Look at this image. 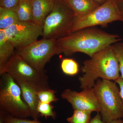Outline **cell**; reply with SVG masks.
Masks as SVG:
<instances>
[{
	"instance_id": "1",
	"label": "cell",
	"mask_w": 123,
	"mask_h": 123,
	"mask_svg": "<svg viewBox=\"0 0 123 123\" xmlns=\"http://www.w3.org/2000/svg\"><path fill=\"white\" fill-rule=\"evenodd\" d=\"M121 40L118 35L91 27L73 32L56 40V42L62 53L65 55L81 52L91 57L99 51Z\"/></svg>"
},
{
	"instance_id": "2",
	"label": "cell",
	"mask_w": 123,
	"mask_h": 123,
	"mask_svg": "<svg viewBox=\"0 0 123 123\" xmlns=\"http://www.w3.org/2000/svg\"><path fill=\"white\" fill-rule=\"evenodd\" d=\"M84 74L79 77L81 89L93 88L99 78L115 81L120 76L119 64L113 44L95 53L84 62L81 68Z\"/></svg>"
},
{
	"instance_id": "3",
	"label": "cell",
	"mask_w": 123,
	"mask_h": 123,
	"mask_svg": "<svg viewBox=\"0 0 123 123\" xmlns=\"http://www.w3.org/2000/svg\"><path fill=\"white\" fill-rule=\"evenodd\" d=\"M93 88L99 105V113L104 123H110L123 118V104L120 89L115 82L98 80Z\"/></svg>"
},
{
	"instance_id": "4",
	"label": "cell",
	"mask_w": 123,
	"mask_h": 123,
	"mask_svg": "<svg viewBox=\"0 0 123 123\" xmlns=\"http://www.w3.org/2000/svg\"><path fill=\"white\" fill-rule=\"evenodd\" d=\"M76 16L67 2L55 0L53 10L45 18L43 26V38L56 40L72 33Z\"/></svg>"
},
{
	"instance_id": "5",
	"label": "cell",
	"mask_w": 123,
	"mask_h": 123,
	"mask_svg": "<svg viewBox=\"0 0 123 123\" xmlns=\"http://www.w3.org/2000/svg\"><path fill=\"white\" fill-rule=\"evenodd\" d=\"M4 73L10 75L17 83L26 84L36 92L50 89L45 72L36 69L17 53L9 60L0 75Z\"/></svg>"
},
{
	"instance_id": "6",
	"label": "cell",
	"mask_w": 123,
	"mask_h": 123,
	"mask_svg": "<svg viewBox=\"0 0 123 123\" xmlns=\"http://www.w3.org/2000/svg\"><path fill=\"white\" fill-rule=\"evenodd\" d=\"M0 75V110L17 118L31 117L30 111L23 98L20 86L8 74Z\"/></svg>"
},
{
	"instance_id": "7",
	"label": "cell",
	"mask_w": 123,
	"mask_h": 123,
	"mask_svg": "<svg viewBox=\"0 0 123 123\" xmlns=\"http://www.w3.org/2000/svg\"><path fill=\"white\" fill-rule=\"evenodd\" d=\"M62 53L56 39L43 38L17 50V53L30 65L40 72H44L45 65L52 57Z\"/></svg>"
},
{
	"instance_id": "8",
	"label": "cell",
	"mask_w": 123,
	"mask_h": 123,
	"mask_svg": "<svg viewBox=\"0 0 123 123\" xmlns=\"http://www.w3.org/2000/svg\"><path fill=\"white\" fill-rule=\"evenodd\" d=\"M116 21L123 22L118 3L115 0H108L89 14L80 17H76L72 33L96 26H106Z\"/></svg>"
},
{
	"instance_id": "9",
	"label": "cell",
	"mask_w": 123,
	"mask_h": 123,
	"mask_svg": "<svg viewBox=\"0 0 123 123\" xmlns=\"http://www.w3.org/2000/svg\"><path fill=\"white\" fill-rule=\"evenodd\" d=\"M4 31L9 42L18 50L37 41L42 36L43 26L33 21H20Z\"/></svg>"
},
{
	"instance_id": "10",
	"label": "cell",
	"mask_w": 123,
	"mask_h": 123,
	"mask_svg": "<svg viewBox=\"0 0 123 123\" xmlns=\"http://www.w3.org/2000/svg\"><path fill=\"white\" fill-rule=\"evenodd\" d=\"M63 99L71 104L74 110L99 112L100 108L93 88L83 89L80 92L69 89L64 90L61 94Z\"/></svg>"
},
{
	"instance_id": "11",
	"label": "cell",
	"mask_w": 123,
	"mask_h": 123,
	"mask_svg": "<svg viewBox=\"0 0 123 123\" xmlns=\"http://www.w3.org/2000/svg\"><path fill=\"white\" fill-rule=\"evenodd\" d=\"M33 22L43 26L45 18L53 10L55 0H31Z\"/></svg>"
},
{
	"instance_id": "12",
	"label": "cell",
	"mask_w": 123,
	"mask_h": 123,
	"mask_svg": "<svg viewBox=\"0 0 123 123\" xmlns=\"http://www.w3.org/2000/svg\"><path fill=\"white\" fill-rule=\"evenodd\" d=\"M17 84L21 90L23 98L30 109L31 117L33 119L38 120L39 114L37 111V108L39 101L36 91L26 84Z\"/></svg>"
},
{
	"instance_id": "13",
	"label": "cell",
	"mask_w": 123,
	"mask_h": 123,
	"mask_svg": "<svg viewBox=\"0 0 123 123\" xmlns=\"http://www.w3.org/2000/svg\"><path fill=\"white\" fill-rule=\"evenodd\" d=\"M66 2L77 17L89 14L100 5L93 0H68Z\"/></svg>"
},
{
	"instance_id": "14",
	"label": "cell",
	"mask_w": 123,
	"mask_h": 123,
	"mask_svg": "<svg viewBox=\"0 0 123 123\" xmlns=\"http://www.w3.org/2000/svg\"><path fill=\"white\" fill-rule=\"evenodd\" d=\"M15 48L7 39L4 30H0V74L13 55Z\"/></svg>"
},
{
	"instance_id": "15",
	"label": "cell",
	"mask_w": 123,
	"mask_h": 123,
	"mask_svg": "<svg viewBox=\"0 0 123 123\" xmlns=\"http://www.w3.org/2000/svg\"><path fill=\"white\" fill-rule=\"evenodd\" d=\"M19 21H33V6L31 0H20L16 9Z\"/></svg>"
},
{
	"instance_id": "16",
	"label": "cell",
	"mask_w": 123,
	"mask_h": 123,
	"mask_svg": "<svg viewBox=\"0 0 123 123\" xmlns=\"http://www.w3.org/2000/svg\"><path fill=\"white\" fill-rule=\"evenodd\" d=\"M19 21L16 10L0 7V30H5Z\"/></svg>"
},
{
	"instance_id": "17",
	"label": "cell",
	"mask_w": 123,
	"mask_h": 123,
	"mask_svg": "<svg viewBox=\"0 0 123 123\" xmlns=\"http://www.w3.org/2000/svg\"><path fill=\"white\" fill-rule=\"evenodd\" d=\"M61 68L64 74L69 76L77 75L79 71V65L72 59L65 58L62 60Z\"/></svg>"
},
{
	"instance_id": "18",
	"label": "cell",
	"mask_w": 123,
	"mask_h": 123,
	"mask_svg": "<svg viewBox=\"0 0 123 123\" xmlns=\"http://www.w3.org/2000/svg\"><path fill=\"white\" fill-rule=\"evenodd\" d=\"M92 112L87 111L74 110L72 116L67 118L69 123H89L91 120Z\"/></svg>"
},
{
	"instance_id": "19",
	"label": "cell",
	"mask_w": 123,
	"mask_h": 123,
	"mask_svg": "<svg viewBox=\"0 0 123 123\" xmlns=\"http://www.w3.org/2000/svg\"><path fill=\"white\" fill-rule=\"evenodd\" d=\"M54 106L51 104L44 103L39 101L37 108V111L39 115L46 118L51 117L55 119L57 117L56 112L53 111Z\"/></svg>"
},
{
	"instance_id": "20",
	"label": "cell",
	"mask_w": 123,
	"mask_h": 123,
	"mask_svg": "<svg viewBox=\"0 0 123 123\" xmlns=\"http://www.w3.org/2000/svg\"><path fill=\"white\" fill-rule=\"evenodd\" d=\"M40 102L44 103L51 104L53 102H56L59 100L56 97V91L50 88L48 89L36 92Z\"/></svg>"
},
{
	"instance_id": "21",
	"label": "cell",
	"mask_w": 123,
	"mask_h": 123,
	"mask_svg": "<svg viewBox=\"0 0 123 123\" xmlns=\"http://www.w3.org/2000/svg\"><path fill=\"white\" fill-rule=\"evenodd\" d=\"M117 57L118 61L120 76L123 79V43H117L113 44Z\"/></svg>"
},
{
	"instance_id": "22",
	"label": "cell",
	"mask_w": 123,
	"mask_h": 123,
	"mask_svg": "<svg viewBox=\"0 0 123 123\" xmlns=\"http://www.w3.org/2000/svg\"><path fill=\"white\" fill-rule=\"evenodd\" d=\"M5 113V123H43L38 120L34 119L31 120L27 118H17L8 114L6 112Z\"/></svg>"
},
{
	"instance_id": "23",
	"label": "cell",
	"mask_w": 123,
	"mask_h": 123,
	"mask_svg": "<svg viewBox=\"0 0 123 123\" xmlns=\"http://www.w3.org/2000/svg\"><path fill=\"white\" fill-rule=\"evenodd\" d=\"M20 0H0V7L16 10Z\"/></svg>"
},
{
	"instance_id": "24",
	"label": "cell",
	"mask_w": 123,
	"mask_h": 123,
	"mask_svg": "<svg viewBox=\"0 0 123 123\" xmlns=\"http://www.w3.org/2000/svg\"><path fill=\"white\" fill-rule=\"evenodd\" d=\"M114 81L116 83H117L119 86L120 95H121V99H122V102H123V79L120 76Z\"/></svg>"
},
{
	"instance_id": "25",
	"label": "cell",
	"mask_w": 123,
	"mask_h": 123,
	"mask_svg": "<svg viewBox=\"0 0 123 123\" xmlns=\"http://www.w3.org/2000/svg\"><path fill=\"white\" fill-rule=\"evenodd\" d=\"M89 123H105L102 120V116L99 112H98Z\"/></svg>"
},
{
	"instance_id": "26",
	"label": "cell",
	"mask_w": 123,
	"mask_h": 123,
	"mask_svg": "<svg viewBox=\"0 0 123 123\" xmlns=\"http://www.w3.org/2000/svg\"><path fill=\"white\" fill-rule=\"evenodd\" d=\"M5 113L0 110V123H5Z\"/></svg>"
},
{
	"instance_id": "27",
	"label": "cell",
	"mask_w": 123,
	"mask_h": 123,
	"mask_svg": "<svg viewBox=\"0 0 123 123\" xmlns=\"http://www.w3.org/2000/svg\"><path fill=\"white\" fill-rule=\"evenodd\" d=\"M117 3L121 16L123 18V1Z\"/></svg>"
},
{
	"instance_id": "28",
	"label": "cell",
	"mask_w": 123,
	"mask_h": 123,
	"mask_svg": "<svg viewBox=\"0 0 123 123\" xmlns=\"http://www.w3.org/2000/svg\"><path fill=\"white\" fill-rule=\"evenodd\" d=\"M95 2H97V3H98L99 5H101L103 4L106 1H107L108 0H93Z\"/></svg>"
},
{
	"instance_id": "29",
	"label": "cell",
	"mask_w": 123,
	"mask_h": 123,
	"mask_svg": "<svg viewBox=\"0 0 123 123\" xmlns=\"http://www.w3.org/2000/svg\"><path fill=\"white\" fill-rule=\"evenodd\" d=\"M110 123H123V120L121 119H118L113 120Z\"/></svg>"
},
{
	"instance_id": "30",
	"label": "cell",
	"mask_w": 123,
	"mask_h": 123,
	"mask_svg": "<svg viewBox=\"0 0 123 123\" xmlns=\"http://www.w3.org/2000/svg\"><path fill=\"white\" fill-rule=\"evenodd\" d=\"M115 0V1L117 3L123 2V0Z\"/></svg>"
},
{
	"instance_id": "31",
	"label": "cell",
	"mask_w": 123,
	"mask_h": 123,
	"mask_svg": "<svg viewBox=\"0 0 123 123\" xmlns=\"http://www.w3.org/2000/svg\"><path fill=\"white\" fill-rule=\"evenodd\" d=\"M64 0V1H67V0Z\"/></svg>"
}]
</instances>
